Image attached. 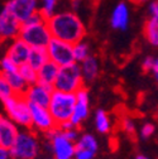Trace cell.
Instances as JSON below:
<instances>
[{
    "mask_svg": "<svg viewBox=\"0 0 158 159\" xmlns=\"http://www.w3.org/2000/svg\"><path fill=\"white\" fill-rule=\"evenodd\" d=\"M47 25L52 34V38L60 39L70 44H76L84 41L86 35V27L82 19L72 10L58 11L49 19Z\"/></svg>",
    "mask_w": 158,
    "mask_h": 159,
    "instance_id": "obj_1",
    "label": "cell"
},
{
    "mask_svg": "<svg viewBox=\"0 0 158 159\" xmlns=\"http://www.w3.org/2000/svg\"><path fill=\"white\" fill-rule=\"evenodd\" d=\"M42 144L39 134L33 129H21L10 148L13 159H37L41 154Z\"/></svg>",
    "mask_w": 158,
    "mask_h": 159,
    "instance_id": "obj_2",
    "label": "cell"
},
{
    "mask_svg": "<svg viewBox=\"0 0 158 159\" xmlns=\"http://www.w3.org/2000/svg\"><path fill=\"white\" fill-rule=\"evenodd\" d=\"M75 105H76V93L62 92L57 90L52 92L48 110L53 116L57 126L71 121Z\"/></svg>",
    "mask_w": 158,
    "mask_h": 159,
    "instance_id": "obj_3",
    "label": "cell"
},
{
    "mask_svg": "<svg viewBox=\"0 0 158 159\" xmlns=\"http://www.w3.org/2000/svg\"><path fill=\"white\" fill-rule=\"evenodd\" d=\"M5 116H8L12 121H14L21 129L32 128V115L30 105L22 95H14L5 102H3Z\"/></svg>",
    "mask_w": 158,
    "mask_h": 159,
    "instance_id": "obj_4",
    "label": "cell"
},
{
    "mask_svg": "<svg viewBox=\"0 0 158 159\" xmlns=\"http://www.w3.org/2000/svg\"><path fill=\"white\" fill-rule=\"evenodd\" d=\"M53 87L57 91L70 92V93H76L81 89H84L85 81L81 73L80 65L75 62L72 65L60 67Z\"/></svg>",
    "mask_w": 158,
    "mask_h": 159,
    "instance_id": "obj_5",
    "label": "cell"
},
{
    "mask_svg": "<svg viewBox=\"0 0 158 159\" xmlns=\"http://www.w3.org/2000/svg\"><path fill=\"white\" fill-rule=\"evenodd\" d=\"M19 38L32 48H47L52 41V34L46 20L37 24H22Z\"/></svg>",
    "mask_w": 158,
    "mask_h": 159,
    "instance_id": "obj_6",
    "label": "cell"
},
{
    "mask_svg": "<svg viewBox=\"0 0 158 159\" xmlns=\"http://www.w3.org/2000/svg\"><path fill=\"white\" fill-rule=\"evenodd\" d=\"M44 139L51 142V153L54 159H75L76 142L70 140L58 128L47 133Z\"/></svg>",
    "mask_w": 158,
    "mask_h": 159,
    "instance_id": "obj_7",
    "label": "cell"
},
{
    "mask_svg": "<svg viewBox=\"0 0 158 159\" xmlns=\"http://www.w3.org/2000/svg\"><path fill=\"white\" fill-rule=\"evenodd\" d=\"M47 52L49 61L56 63L58 67H63L75 63L73 57V44L52 38V41L47 46Z\"/></svg>",
    "mask_w": 158,
    "mask_h": 159,
    "instance_id": "obj_8",
    "label": "cell"
},
{
    "mask_svg": "<svg viewBox=\"0 0 158 159\" xmlns=\"http://www.w3.org/2000/svg\"><path fill=\"white\" fill-rule=\"evenodd\" d=\"M30 115H32V128L35 133L46 135L47 133L54 130L57 124L53 116L51 115L48 107L30 105Z\"/></svg>",
    "mask_w": 158,
    "mask_h": 159,
    "instance_id": "obj_9",
    "label": "cell"
},
{
    "mask_svg": "<svg viewBox=\"0 0 158 159\" xmlns=\"http://www.w3.org/2000/svg\"><path fill=\"white\" fill-rule=\"evenodd\" d=\"M5 8L21 24L39 10L38 0H9Z\"/></svg>",
    "mask_w": 158,
    "mask_h": 159,
    "instance_id": "obj_10",
    "label": "cell"
},
{
    "mask_svg": "<svg viewBox=\"0 0 158 159\" xmlns=\"http://www.w3.org/2000/svg\"><path fill=\"white\" fill-rule=\"evenodd\" d=\"M22 24L8 11L4 7L0 10V42L8 41V39H15L19 37Z\"/></svg>",
    "mask_w": 158,
    "mask_h": 159,
    "instance_id": "obj_11",
    "label": "cell"
},
{
    "mask_svg": "<svg viewBox=\"0 0 158 159\" xmlns=\"http://www.w3.org/2000/svg\"><path fill=\"white\" fill-rule=\"evenodd\" d=\"M89 115H90V96H89V91L84 87L78 92H76V105L70 123L75 128H78L89 117Z\"/></svg>",
    "mask_w": 158,
    "mask_h": 159,
    "instance_id": "obj_12",
    "label": "cell"
},
{
    "mask_svg": "<svg viewBox=\"0 0 158 159\" xmlns=\"http://www.w3.org/2000/svg\"><path fill=\"white\" fill-rule=\"evenodd\" d=\"M54 91V87H48L42 84H34L30 85L24 95L26 100L29 102V105H37V106H43L48 107L52 92Z\"/></svg>",
    "mask_w": 158,
    "mask_h": 159,
    "instance_id": "obj_13",
    "label": "cell"
},
{
    "mask_svg": "<svg viewBox=\"0 0 158 159\" xmlns=\"http://www.w3.org/2000/svg\"><path fill=\"white\" fill-rule=\"evenodd\" d=\"M30 51H32V47L28 46L23 39H21L18 37L10 42L5 56H8L18 66H22L24 63H28Z\"/></svg>",
    "mask_w": 158,
    "mask_h": 159,
    "instance_id": "obj_14",
    "label": "cell"
},
{
    "mask_svg": "<svg viewBox=\"0 0 158 159\" xmlns=\"http://www.w3.org/2000/svg\"><path fill=\"white\" fill-rule=\"evenodd\" d=\"M19 131H21V128L14 121H12L8 116L3 115L2 121H0V145L7 149H10Z\"/></svg>",
    "mask_w": 158,
    "mask_h": 159,
    "instance_id": "obj_15",
    "label": "cell"
},
{
    "mask_svg": "<svg viewBox=\"0 0 158 159\" xmlns=\"http://www.w3.org/2000/svg\"><path fill=\"white\" fill-rule=\"evenodd\" d=\"M110 25L115 30H127L129 25V9L125 3H119L113 10Z\"/></svg>",
    "mask_w": 158,
    "mask_h": 159,
    "instance_id": "obj_16",
    "label": "cell"
},
{
    "mask_svg": "<svg viewBox=\"0 0 158 159\" xmlns=\"http://www.w3.org/2000/svg\"><path fill=\"white\" fill-rule=\"evenodd\" d=\"M80 67L85 84H90L95 81L99 73H100V63H99V59L95 56L87 57L84 62L80 63Z\"/></svg>",
    "mask_w": 158,
    "mask_h": 159,
    "instance_id": "obj_17",
    "label": "cell"
},
{
    "mask_svg": "<svg viewBox=\"0 0 158 159\" xmlns=\"http://www.w3.org/2000/svg\"><path fill=\"white\" fill-rule=\"evenodd\" d=\"M58 71H60V67L52 61H48L44 66H42L38 70V84H42L48 87H53Z\"/></svg>",
    "mask_w": 158,
    "mask_h": 159,
    "instance_id": "obj_18",
    "label": "cell"
},
{
    "mask_svg": "<svg viewBox=\"0 0 158 159\" xmlns=\"http://www.w3.org/2000/svg\"><path fill=\"white\" fill-rule=\"evenodd\" d=\"M143 35L151 46L158 47V18L149 16L147 19L143 27Z\"/></svg>",
    "mask_w": 158,
    "mask_h": 159,
    "instance_id": "obj_19",
    "label": "cell"
},
{
    "mask_svg": "<svg viewBox=\"0 0 158 159\" xmlns=\"http://www.w3.org/2000/svg\"><path fill=\"white\" fill-rule=\"evenodd\" d=\"M5 77L8 80L12 90L14 91V95H22V96L26 95L29 85L24 81V78L22 77L21 73H19V71H15V72H12V73H7Z\"/></svg>",
    "mask_w": 158,
    "mask_h": 159,
    "instance_id": "obj_20",
    "label": "cell"
},
{
    "mask_svg": "<svg viewBox=\"0 0 158 159\" xmlns=\"http://www.w3.org/2000/svg\"><path fill=\"white\" fill-rule=\"evenodd\" d=\"M48 61H49V57H48L47 48H32L28 63L33 68H35L38 71L42 66H44Z\"/></svg>",
    "mask_w": 158,
    "mask_h": 159,
    "instance_id": "obj_21",
    "label": "cell"
},
{
    "mask_svg": "<svg viewBox=\"0 0 158 159\" xmlns=\"http://www.w3.org/2000/svg\"><path fill=\"white\" fill-rule=\"evenodd\" d=\"M94 123L95 128L100 134H108L111 130V121H110V116L108 112L103 109L96 110L94 115Z\"/></svg>",
    "mask_w": 158,
    "mask_h": 159,
    "instance_id": "obj_22",
    "label": "cell"
},
{
    "mask_svg": "<svg viewBox=\"0 0 158 159\" xmlns=\"http://www.w3.org/2000/svg\"><path fill=\"white\" fill-rule=\"evenodd\" d=\"M90 46L85 42L81 41L76 44H73V57H75V62L80 65L81 62H84L87 57H90Z\"/></svg>",
    "mask_w": 158,
    "mask_h": 159,
    "instance_id": "obj_23",
    "label": "cell"
},
{
    "mask_svg": "<svg viewBox=\"0 0 158 159\" xmlns=\"http://www.w3.org/2000/svg\"><path fill=\"white\" fill-rule=\"evenodd\" d=\"M18 71H19V73L22 75V77L24 78V81L29 86L38 82V71L35 68H33L29 63H24L22 66H19Z\"/></svg>",
    "mask_w": 158,
    "mask_h": 159,
    "instance_id": "obj_24",
    "label": "cell"
},
{
    "mask_svg": "<svg viewBox=\"0 0 158 159\" xmlns=\"http://www.w3.org/2000/svg\"><path fill=\"white\" fill-rule=\"evenodd\" d=\"M12 96H14V91L12 90L5 75L0 72V102H5Z\"/></svg>",
    "mask_w": 158,
    "mask_h": 159,
    "instance_id": "obj_25",
    "label": "cell"
},
{
    "mask_svg": "<svg viewBox=\"0 0 158 159\" xmlns=\"http://www.w3.org/2000/svg\"><path fill=\"white\" fill-rule=\"evenodd\" d=\"M60 0H42V7L39 8V11L43 14L46 19H49L56 14V8Z\"/></svg>",
    "mask_w": 158,
    "mask_h": 159,
    "instance_id": "obj_26",
    "label": "cell"
},
{
    "mask_svg": "<svg viewBox=\"0 0 158 159\" xmlns=\"http://www.w3.org/2000/svg\"><path fill=\"white\" fill-rule=\"evenodd\" d=\"M18 68H19V66L14 61H12L8 56H4L0 59V72H3L4 75L15 72V71H18Z\"/></svg>",
    "mask_w": 158,
    "mask_h": 159,
    "instance_id": "obj_27",
    "label": "cell"
},
{
    "mask_svg": "<svg viewBox=\"0 0 158 159\" xmlns=\"http://www.w3.org/2000/svg\"><path fill=\"white\" fill-rule=\"evenodd\" d=\"M154 133H156V125L153 123L147 121V123L142 124V126L139 128V136L143 140L149 139L152 135H154Z\"/></svg>",
    "mask_w": 158,
    "mask_h": 159,
    "instance_id": "obj_28",
    "label": "cell"
},
{
    "mask_svg": "<svg viewBox=\"0 0 158 159\" xmlns=\"http://www.w3.org/2000/svg\"><path fill=\"white\" fill-rule=\"evenodd\" d=\"M122 129L125 134L130 135V136H134L135 133H137V126H135V123L133 121L132 117H123L122 119Z\"/></svg>",
    "mask_w": 158,
    "mask_h": 159,
    "instance_id": "obj_29",
    "label": "cell"
},
{
    "mask_svg": "<svg viewBox=\"0 0 158 159\" xmlns=\"http://www.w3.org/2000/svg\"><path fill=\"white\" fill-rule=\"evenodd\" d=\"M154 59H156L154 56H147L142 61V70L144 72L152 73V70H153V66H154Z\"/></svg>",
    "mask_w": 158,
    "mask_h": 159,
    "instance_id": "obj_30",
    "label": "cell"
},
{
    "mask_svg": "<svg viewBox=\"0 0 158 159\" xmlns=\"http://www.w3.org/2000/svg\"><path fill=\"white\" fill-rule=\"evenodd\" d=\"M70 140H72V142H76L78 138H80V133H78V128H75V126H72V128H70V129H66V130H61Z\"/></svg>",
    "mask_w": 158,
    "mask_h": 159,
    "instance_id": "obj_31",
    "label": "cell"
},
{
    "mask_svg": "<svg viewBox=\"0 0 158 159\" xmlns=\"http://www.w3.org/2000/svg\"><path fill=\"white\" fill-rule=\"evenodd\" d=\"M149 15L158 18V0H153V2L149 4Z\"/></svg>",
    "mask_w": 158,
    "mask_h": 159,
    "instance_id": "obj_32",
    "label": "cell"
},
{
    "mask_svg": "<svg viewBox=\"0 0 158 159\" xmlns=\"http://www.w3.org/2000/svg\"><path fill=\"white\" fill-rule=\"evenodd\" d=\"M0 159H13L10 154V149H7L0 145Z\"/></svg>",
    "mask_w": 158,
    "mask_h": 159,
    "instance_id": "obj_33",
    "label": "cell"
},
{
    "mask_svg": "<svg viewBox=\"0 0 158 159\" xmlns=\"http://www.w3.org/2000/svg\"><path fill=\"white\" fill-rule=\"evenodd\" d=\"M152 75H153L154 80L158 82V56L154 59V66H153V70H152Z\"/></svg>",
    "mask_w": 158,
    "mask_h": 159,
    "instance_id": "obj_34",
    "label": "cell"
},
{
    "mask_svg": "<svg viewBox=\"0 0 158 159\" xmlns=\"http://www.w3.org/2000/svg\"><path fill=\"white\" fill-rule=\"evenodd\" d=\"M132 3H134V4H137V5H141V4H143V3H146L147 0H130Z\"/></svg>",
    "mask_w": 158,
    "mask_h": 159,
    "instance_id": "obj_35",
    "label": "cell"
},
{
    "mask_svg": "<svg viewBox=\"0 0 158 159\" xmlns=\"http://www.w3.org/2000/svg\"><path fill=\"white\" fill-rule=\"evenodd\" d=\"M134 159H151L149 157H147V155H144V154H138Z\"/></svg>",
    "mask_w": 158,
    "mask_h": 159,
    "instance_id": "obj_36",
    "label": "cell"
},
{
    "mask_svg": "<svg viewBox=\"0 0 158 159\" xmlns=\"http://www.w3.org/2000/svg\"><path fill=\"white\" fill-rule=\"evenodd\" d=\"M2 117H3V115H2V114H0V121H2Z\"/></svg>",
    "mask_w": 158,
    "mask_h": 159,
    "instance_id": "obj_37",
    "label": "cell"
},
{
    "mask_svg": "<svg viewBox=\"0 0 158 159\" xmlns=\"http://www.w3.org/2000/svg\"><path fill=\"white\" fill-rule=\"evenodd\" d=\"M157 117H158V112H157Z\"/></svg>",
    "mask_w": 158,
    "mask_h": 159,
    "instance_id": "obj_38",
    "label": "cell"
},
{
    "mask_svg": "<svg viewBox=\"0 0 158 159\" xmlns=\"http://www.w3.org/2000/svg\"><path fill=\"white\" fill-rule=\"evenodd\" d=\"M49 159H54V158H49Z\"/></svg>",
    "mask_w": 158,
    "mask_h": 159,
    "instance_id": "obj_39",
    "label": "cell"
}]
</instances>
